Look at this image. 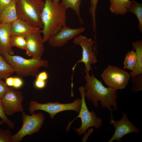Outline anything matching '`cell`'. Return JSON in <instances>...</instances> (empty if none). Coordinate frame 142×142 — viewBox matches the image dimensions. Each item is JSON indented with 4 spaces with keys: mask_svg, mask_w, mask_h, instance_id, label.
Returning a JSON list of instances; mask_svg holds the SVG:
<instances>
[{
    "mask_svg": "<svg viewBox=\"0 0 142 142\" xmlns=\"http://www.w3.org/2000/svg\"><path fill=\"white\" fill-rule=\"evenodd\" d=\"M83 74L86 81L84 86L86 90L85 96L90 102L93 103L95 107H99L98 101L100 102L102 108H106L111 113L113 110L112 106L115 111L118 109L117 90L109 87H105L102 82L97 79L93 72L90 76L89 73L85 71Z\"/></svg>",
    "mask_w": 142,
    "mask_h": 142,
    "instance_id": "6da1fadb",
    "label": "cell"
},
{
    "mask_svg": "<svg viewBox=\"0 0 142 142\" xmlns=\"http://www.w3.org/2000/svg\"><path fill=\"white\" fill-rule=\"evenodd\" d=\"M44 2L41 15L44 42L66 25V10L61 3H55L52 0H44Z\"/></svg>",
    "mask_w": 142,
    "mask_h": 142,
    "instance_id": "7a4b0ae2",
    "label": "cell"
},
{
    "mask_svg": "<svg viewBox=\"0 0 142 142\" xmlns=\"http://www.w3.org/2000/svg\"><path fill=\"white\" fill-rule=\"evenodd\" d=\"M5 60L12 67L18 76L26 77L36 76L41 67H47V60L32 57L27 59L21 56L8 53L1 54Z\"/></svg>",
    "mask_w": 142,
    "mask_h": 142,
    "instance_id": "3957f363",
    "label": "cell"
},
{
    "mask_svg": "<svg viewBox=\"0 0 142 142\" xmlns=\"http://www.w3.org/2000/svg\"><path fill=\"white\" fill-rule=\"evenodd\" d=\"M18 19L43 28L41 15L44 8V0H15Z\"/></svg>",
    "mask_w": 142,
    "mask_h": 142,
    "instance_id": "277c9868",
    "label": "cell"
},
{
    "mask_svg": "<svg viewBox=\"0 0 142 142\" xmlns=\"http://www.w3.org/2000/svg\"><path fill=\"white\" fill-rule=\"evenodd\" d=\"M86 90L84 86H81L78 88L80 93L82 104L81 108L78 115L72 121H70L66 128V131H69L70 127L72 123L77 118H80L81 120V125L79 128H73L78 135L81 136L86 132L89 128L94 126L98 129L102 124L101 118L97 117L94 111H89L88 109L85 100V92Z\"/></svg>",
    "mask_w": 142,
    "mask_h": 142,
    "instance_id": "5b68a950",
    "label": "cell"
},
{
    "mask_svg": "<svg viewBox=\"0 0 142 142\" xmlns=\"http://www.w3.org/2000/svg\"><path fill=\"white\" fill-rule=\"evenodd\" d=\"M81 104V99L80 98L75 99L72 103L67 104L51 102L42 104L38 103L35 100H32L29 104L28 109L31 115L34 114L35 111L40 110L48 113L50 118L53 119L56 114L64 111L73 110L79 113Z\"/></svg>",
    "mask_w": 142,
    "mask_h": 142,
    "instance_id": "8992f818",
    "label": "cell"
},
{
    "mask_svg": "<svg viewBox=\"0 0 142 142\" xmlns=\"http://www.w3.org/2000/svg\"><path fill=\"white\" fill-rule=\"evenodd\" d=\"M22 113L23 124L19 131L12 135V142H21L27 135H31L38 132L44 121L45 116L42 113L30 115L24 111Z\"/></svg>",
    "mask_w": 142,
    "mask_h": 142,
    "instance_id": "52a82bcc",
    "label": "cell"
},
{
    "mask_svg": "<svg viewBox=\"0 0 142 142\" xmlns=\"http://www.w3.org/2000/svg\"><path fill=\"white\" fill-rule=\"evenodd\" d=\"M73 42L81 47L82 55L81 59L78 60L72 68L73 72L77 65L82 62L84 64L85 71L89 73L90 71L92 70L91 64H95L97 62L93 46L95 44L94 40L91 38H88L84 36L79 35L74 38Z\"/></svg>",
    "mask_w": 142,
    "mask_h": 142,
    "instance_id": "ba28073f",
    "label": "cell"
},
{
    "mask_svg": "<svg viewBox=\"0 0 142 142\" xmlns=\"http://www.w3.org/2000/svg\"><path fill=\"white\" fill-rule=\"evenodd\" d=\"M101 76L109 87L116 90L125 88L130 78L129 73L123 69L110 65L103 70Z\"/></svg>",
    "mask_w": 142,
    "mask_h": 142,
    "instance_id": "9c48e42d",
    "label": "cell"
},
{
    "mask_svg": "<svg viewBox=\"0 0 142 142\" xmlns=\"http://www.w3.org/2000/svg\"><path fill=\"white\" fill-rule=\"evenodd\" d=\"M23 98L21 92L16 90L12 87H9L1 99L6 115L11 116L17 112L23 111Z\"/></svg>",
    "mask_w": 142,
    "mask_h": 142,
    "instance_id": "30bf717a",
    "label": "cell"
},
{
    "mask_svg": "<svg viewBox=\"0 0 142 142\" xmlns=\"http://www.w3.org/2000/svg\"><path fill=\"white\" fill-rule=\"evenodd\" d=\"M111 119L110 124H112L115 128L114 133L108 142H112L116 140L119 142L125 135L131 133H137L140 131L133 123L130 121L126 114L123 113L121 119L115 121L113 119L112 113H111Z\"/></svg>",
    "mask_w": 142,
    "mask_h": 142,
    "instance_id": "8fae6325",
    "label": "cell"
},
{
    "mask_svg": "<svg viewBox=\"0 0 142 142\" xmlns=\"http://www.w3.org/2000/svg\"><path fill=\"white\" fill-rule=\"evenodd\" d=\"M85 30V28L84 27L72 28L66 25L64 26L49 38L48 41V43L50 45L54 47L63 46Z\"/></svg>",
    "mask_w": 142,
    "mask_h": 142,
    "instance_id": "7c38bea8",
    "label": "cell"
},
{
    "mask_svg": "<svg viewBox=\"0 0 142 142\" xmlns=\"http://www.w3.org/2000/svg\"><path fill=\"white\" fill-rule=\"evenodd\" d=\"M41 33L42 30L40 29L24 37L27 43L25 50L27 55L33 58H41L44 50Z\"/></svg>",
    "mask_w": 142,
    "mask_h": 142,
    "instance_id": "4fadbf2b",
    "label": "cell"
},
{
    "mask_svg": "<svg viewBox=\"0 0 142 142\" xmlns=\"http://www.w3.org/2000/svg\"><path fill=\"white\" fill-rule=\"evenodd\" d=\"M26 21L18 19L11 23L10 35L26 36L40 30Z\"/></svg>",
    "mask_w": 142,
    "mask_h": 142,
    "instance_id": "5bb4252c",
    "label": "cell"
},
{
    "mask_svg": "<svg viewBox=\"0 0 142 142\" xmlns=\"http://www.w3.org/2000/svg\"><path fill=\"white\" fill-rule=\"evenodd\" d=\"M11 23L0 24V53L13 55L14 52L9 44L11 29Z\"/></svg>",
    "mask_w": 142,
    "mask_h": 142,
    "instance_id": "9a60e30c",
    "label": "cell"
},
{
    "mask_svg": "<svg viewBox=\"0 0 142 142\" xmlns=\"http://www.w3.org/2000/svg\"><path fill=\"white\" fill-rule=\"evenodd\" d=\"M18 19L15 0H12L0 16V24L11 23Z\"/></svg>",
    "mask_w": 142,
    "mask_h": 142,
    "instance_id": "2e32d148",
    "label": "cell"
},
{
    "mask_svg": "<svg viewBox=\"0 0 142 142\" xmlns=\"http://www.w3.org/2000/svg\"><path fill=\"white\" fill-rule=\"evenodd\" d=\"M109 0L110 3V10L115 15H125L128 12L131 3L130 0Z\"/></svg>",
    "mask_w": 142,
    "mask_h": 142,
    "instance_id": "e0dca14e",
    "label": "cell"
},
{
    "mask_svg": "<svg viewBox=\"0 0 142 142\" xmlns=\"http://www.w3.org/2000/svg\"><path fill=\"white\" fill-rule=\"evenodd\" d=\"M131 44L133 48L135 50L137 62L134 69L129 73L130 78L142 73V41L139 40L133 42Z\"/></svg>",
    "mask_w": 142,
    "mask_h": 142,
    "instance_id": "ac0fdd59",
    "label": "cell"
},
{
    "mask_svg": "<svg viewBox=\"0 0 142 142\" xmlns=\"http://www.w3.org/2000/svg\"><path fill=\"white\" fill-rule=\"evenodd\" d=\"M82 0H61L60 2L67 10L69 8L71 9L77 16L81 24H83L84 22L81 17L80 6Z\"/></svg>",
    "mask_w": 142,
    "mask_h": 142,
    "instance_id": "d6986e66",
    "label": "cell"
},
{
    "mask_svg": "<svg viewBox=\"0 0 142 142\" xmlns=\"http://www.w3.org/2000/svg\"><path fill=\"white\" fill-rule=\"evenodd\" d=\"M128 12L134 14L137 18L138 22V28L142 33V4L135 0H131V3Z\"/></svg>",
    "mask_w": 142,
    "mask_h": 142,
    "instance_id": "ffe728a7",
    "label": "cell"
},
{
    "mask_svg": "<svg viewBox=\"0 0 142 142\" xmlns=\"http://www.w3.org/2000/svg\"><path fill=\"white\" fill-rule=\"evenodd\" d=\"M14 72L13 68L5 60L0 53V78L5 79Z\"/></svg>",
    "mask_w": 142,
    "mask_h": 142,
    "instance_id": "44dd1931",
    "label": "cell"
},
{
    "mask_svg": "<svg viewBox=\"0 0 142 142\" xmlns=\"http://www.w3.org/2000/svg\"><path fill=\"white\" fill-rule=\"evenodd\" d=\"M9 44L11 48L16 47L22 49L26 50L27 43L25 38L23 36L10 35Z\"/></svg>",
    "mask_w": 142,
    "mask_h": 142,
    "instance_id": "7402d4cb",
    "label": "cell"
},
{
    "mask_svg": "<svg viewBox=\"0 0 142 142\" xmlns=\"http://www.w3.org/2000/svg\"><path fill=\"white\" fill-rule=\"evenodd\" d=\"M137 56L136 52L134 51L129 52L125 56L123 64L128 69L133 70L136 65Z\"/></svg>",
    "mask_w": 142,
    "mask_h": 142,
    "instance_id": "603a6c76",
    "label": "cell"
},
{
    "mask_svg": "<svg viewBox=\"0 0 142 142\" xmlns=\"http://www.w3.org/2000/svg\"><path fill=\"white\" fill-rule=\"evenodd\" d=\"M98 1V0H90L89 12L91 17L93 30L94 33H96L97 31L96 13Z\"/></svg>",
    "mask_w": 142,
    "mask_h": 142,
    "instance_id": "cb8c5ba5",
    "label": "cell"
},
{
    "mask_svg": "<svg viewBox=\"0 0 142 142\" xmlns=\"http://www.w3.org/2000/svg\"><path fill=\"white\" fill-rule=\"evenodd\" d=\"M132 83L131 91L135 93L142 90V73L131 78Z\"/></svg>",
    "mask_w": 142,
    "mask_h": 142,
    "instance_id": "d4e9b609",
    "label": "cell"
},
{
    "mask_svg": "<svg viewBox=\"0 0 142 142\" xmlns=\"http://www.w3.org/2000/svg\"><path fill=\"white\" fill-rule=\"evenodd\" d=\"M0 118L9 128L12 129L14 128L15 124L8 118L5 113L1 100H0Z\"/></svg>",
    "mask_w": 142,
    "mask_h": 142,
    "instance_id": "484cf974",
    "label": "cell"
},
{
    "mask_svg": "<svg viewBox=\"0 0 142 142\" xmlns=\"http://www.w3.org/2000/svg\"><path fill=\"white\" fill-rule=\"evenodd\" d=\"M12 135L8 129H0V142H12Z\"/></svg>",
    "mask_w": 142,
    "mask_h": 142,
    "instance_id": "4316f807",
    "label": "cell"
},
{
    "mask_svg": "<svg viewBox=\"0 0 142 142\" xmlns=\"http://www.w3.org/2000/svg\"><path fill=\"white\" fill-rule=\"evenodd\" d=\"M0 78V100H1L8 90L9 87L5 82Z\"/></svg>",
    "mask_w": 142,
    "mask_h": 142,
    "instance_id": "83f0119b",
    "label": "cell"
},
{
    "mask_svg": "<svg viewBox=\"0 0 142 142\" xmlns=\"http://www.w3.org/2000/svg\"><path fill=\"white\" fill-rule=\"evenodd\" d=\"M46 82L38 79H36L34 83V85L36 88L38 89H42L45 88L46 85Z\"/></svg>",
    "mask_w": 142,
    "mask_h": 142,
    "instance_id": "f1b7e54d",
    "label": "cell"
},
{
    "mask_svg": "<svg viewBox=\"0 0 142 142\" xmlns=\"http://www.w3.org/2000/svg\"><path fill=\"white\" fill-rule=\"evenodd\" d=\"M23 84V81L21 78L14 77L13 87L16 89L21 88Z\"/></svg>",
    "mask_w": 142,
    "mask_h": 142,
    "instance_id": "f546056e",
    "label": "cell"
},
{
    "mask_svg": "<svg viewBox=\"0 0 142 142\" xmlns=\"http://www.w3.org/2000/svg\"><path fill=\"white\" fill-rule=\"evenodd\" d=\"M12 0H0V16L4 9Z\"/></svg>",
    "mask_w": 142,
    "mask_h": 142,
    "instance_id": "4dcf8cb0",
    "label": "cell"
},
{
    "mask_svg": "<svg viewBox=\"0 0 142 142\" xmlns=\"http://www.w3.org/2000/svg\"><path fill=\"white\" fill-rule=\"evenodd\" d=\"M48 77L47 73L44 71L39 73L37 76L36 78L46 81L48 79Z\"/></svg>",
    "mask_w": 142,
    "mask_h": 142,
    "instance_id": "1f68e13d",
    "label": "cell"
},
{
    "mask_svg": "<svg viewBox=\"0 0 142 142\" xmlns=\"http://www.w3.org/2000/svg\"><path fill=\"white\" fill-rule=\"evenodd\" d=\"M14 79V77H9L5 79V82L8 87H13Z\"/></svg>",
    "mask_w": 142,
    "mask_h": 142,
    "instance_id": "d6a6232c",
    "label": "cell"
},
{
    "mask_svg": "<svg viewBox=\"0 0 142 142\" xmlns=\"http://www.w3.org/2000/svg\"><path fill=\"white\" fill-rule=\"evenodd\" d=\"M93 128L89 129L88 130V132H86L84 134L85 135L82 138V142H86L87 139L88 137L93 132Z\"/></svg>",
    "mask_w": 142,
    "mask_h": 142,
    "instance_id": "836d02e7",
    "label": "cell"
},
{
    "mask_svg": "<svg viewBox=\"0 0 142 142\" xmlns=\"http://www.w3.org/2000/svg\"><path fill=\"white\" fill-rule=\"evenodd\" d=\"M4 124L5 123L2 120H0V126L1 125Z\"/></svg>",
    "mask_w": 142,
    "mask_h": 142,
    "instance_id": "e575fe53",
    "label": "cell"
},
{
    "mask_svg": "<svg viewBox=\"0 0 142 142\" xmlns=\"http://www.w3.org/2000/svg\"><path fill=\"white\" fill-rule=\"evenodd\" d=\"M55 3H59L60 0H52Z\"/></svg>",
    "mask_w": 142,
    "mask_h": 142,
    "instance_id": "d590c367",
    "label": "cell"
},
{
    "mask_svg": "<svg viewBox=\"0 0 142 142\" xmlns=\"http://www.w3.org/2000/svg\"></svg>",
    "mask_w": 142,
    "mask_h": 142,
    "instance_id": "8d00e7d4",
    "label": "cell"
}]
</instances>
